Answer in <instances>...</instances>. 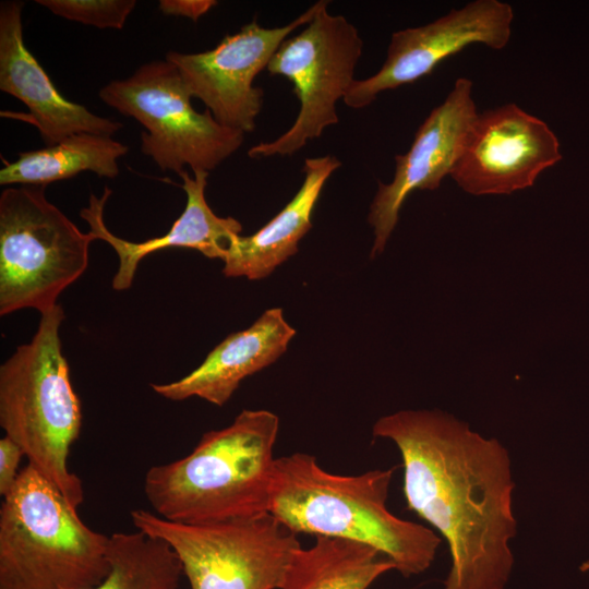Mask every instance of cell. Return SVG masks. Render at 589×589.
Wrapping results in <instances>:
<instances>
[{"mask_svg":"<svg viewBox=\"0 0 589 589\" xmlns=\"http://www.w3.org/2000/svg\"><path fill=\"white\" fill-rule=\"evenodd\" d=\"M22 9L15 0L0 4V89L22 101L28 112L1 111V116L35 127L47 146L81 132L112 136L123 124L64 98L25 46Z\"/></svg>","mask_w":589,"mask_h":589,"instance_id":"cell-14","label":"cell"},{"mask_svg":"<svg viewBox=\"0 0 589 589\" xmlns=\"http://www.w3.org/2000/svg\"><path fill=\"white\" fill-rule=\"evenodd\" d=\"M392 569V561L366 544L316 537L297 551L280 589H368Z\"/></svg>","mask_w":589,"mask_h":589,"instance_id":"cell-19","label":"cell"},{"mask_svg":"<svg viewBox=\"0 0 589 589\" xmlns=\"http://www.w3.org/2000/svg\"><path fill=\"white\" fill-rule=\"evenodd\" d=\"M128 152L127 145L111 136L75 133L53 145L21 152L12 163L4 160V167L0 170V184L46 187L84 171L115 179L119 175L118 159Z\"/></svg>","mask_w":589,"mask_h":589,"instance_id":"cell-18","label":"cell"},{"mask_svg":"<svg viewBox=\"0 0 589 589\" xmlns=\"http://www.w3.org/2000/svg\"><path fill=\"white\" fill-rule=\"evenodd\" d=\"M98 96L146 129L141 133V151L164 171L178 175L190 167L193 172H209L244 141L242 131L220 124L208 109L193 108L178 70L166 59L107 83Z\"/></svg>","mask_w":589,"mask_h":589,"instance_id":"cell-8","label":"cell"},{"mask_svg":"<svg viewBox=\"0 0 589 589\" xmlns=\"http://www.w3.org/2000/svg\"><path fill=\"white\" fill-rule=\"evenodd\" d=\"M327 5L324 1L305 27L286 38L269 60L266 70L292 83L300 108L284 134L251 147L250 157L293 155L338 123L336 104L356 80L363 40L352 23L344 15L330 14Z\"/></svg>","mask_w":589,"mask_h":589,"instance_id":"cell-9","label":"cell"},{"mask_svg":"<svg viewBox=\"0 0 589 589\" xmlns=\"http://www.w3.org/2000/svg\"><path fill=\"white\" fill-rule=\"evenodd\" d=\"M108 548L33 466L20 471L0 506V589H91L109 573Z\"/></svg>","mask_w":589,"mask_h":589,"instance_id":"cell-5","label":"cell"},{"mask_svg":"<svg viewBox=\"0 0 589 589\" xmlns=\"http://www.w3.org/2000/svg\"><path fill=\"white\" fill-rule=\"evenodd\" d=\"M317 1L285 26L266 28L256 21L225 36L207 51H169L166 60L178 70L191 97L199 98L223 125L252 132L263 106V89L253 86L281 43L306 25L322 7Z\"/></svg>","mask_w":589,"mask_h":589,"instance_id":"cell-10","label":"cell"},{"mask_svg":"<svg viewBox=\"0 0 589 589\" xmlns=\"http://www.w3.org/2000/svg\"><path fill=\"white\" fill-rule=\"evenodd\" d=\"M579 570L582 573L589 572V557L580 564Z\"/></svg>","mask_w":589,"mask_h":589,"instance_id":"cell-24","label":"cell"},{"mask_svg":"<svg viewBox=\"0 0 589 589\" xmlns=\"http://www.w3.org/2000/svg\"><path fill=\"white\" fill-rule=\"evenodd\" d=\"M372 434L397 446L407 507L448 545L444 589H505L515 563L509 542L517 533L506 447L440 409L381 417Z\"/></svg>","mask_w":589,"mask_h":589,"instance_id":"cell-1","label":"cell"},{"mask_svg":"<svg viewBox=\"0 0 589 589\" xmlns=\"http://www.w3.org/2000/svg\"><path fill=\"white\" fill-rule=\"evenodd\" d=\"M562 159L555 133L509 103L478 113L450 177L472 195H503L534 184Z\"/></svg>","mask_w":589,"mask_h":589,"instance_id":"cell-11","label":"cell"},{"mask_svg":"<svg viewBox=\"0 0 589 589\" xmlns=\"http://www.w3.org/2000/svg\"><path fill=\"white\" fill-rule=\"evenodd\" d=\"M110 569L91 589H180L182 566L163 540L137 529L109 536Z\"/></svg>","mask_w":589,"mask_h":589,"instance_id":"cell-20","label":"cell"},{"mask_svg":"<svg viewBox=\"0 0 589 589\" xmlns=\"http://www.w3.org/2000/svg\"><path fill=\"white\" fill-rule=\"evenodd\" d=\"M39 5L69 21L98 28L121 29L135 0H37Z\"/></svg>","mask_w":589,"mask_h":589,"instance_id":"cell-21","label":"cell"},{"mask_svg":"<svg viewBox=\"0 0 589 589\" xmlns=\"http://www.w3.org/2000/svg\"><path fill=\"white\" fill-rule=\"evenodd\" d=\"M25 456L22 448L10 437L0 440V494L4 497L14 486L20 474L19 465Z\"/></svg>","mask_w":589,"mask_h":589,"instance_id":"cell-22","label":"cell"},{"mask_svg":"<svg viewBox=\"0 0 589 589\" xmlns=\"http://www.w3.org/2000/svg\"><path fill=\"white\" fill-rule=\"evenodd\" d=\"M178 176L185 192L187 203L182 214L163 236L142 242H132L113 235L105 225L104 207L111 194L105 188L100 197L91 194L88 206L81 209V217L87 221L89 232L96 240H104L116 251L119 266L112 279L116 290L129 289L133 283L140 262L148 254L167 248H187L201 252L208 259L225 260L233 240L241 235L242 225L233 217L217 216L209 207L205 189L207 171H188Z\"/></svg>","mask_w":589,"mask_h":589,"instance_id":"cell-15","label":"cell"},{"mask_svg":"<svg viewBox=\"0 0 589 589\" xmlns=\"http://www.w3.org/2000/svg\"><path fill=\"white\" fill-rule=\"evenodd\" d=\"M513 20L510 4L476 0L423 26L394 32L381 69L364 80H354L342 100L353 109L366 107L382 92L414 83L473 44L503 49L510 39Z\"/></svg>","mask_w":589,"mask_h":589,"instance_id":"cell-12","label":"cell"},{"mask_svg":"<svg viewBox=\"0 0 589 589\" xmlns=\"http://www.w3.org/2000/svg\"><path fill=\"white\" fill-rule=\"evenodd\" d=\"M60 304L40 314L32 340L0 366V425L31 466L75 508L84 488L69 468L71 446L82 428V406L62 353Z\"/></svg>","mask_w":589,"mask_h":589,"instance_id":"cell-4","label":"cell"},{"mask_svg":"<svg viewBox=\"0 0 589 589\" xmlns=\"http://www.w3.org/2000/svg\"><path fill=\"white\" fill-rule=\"evenodd\" d=\"M130 516L135 529L172 549L191 589H280L301 548L269 513L212 524L171 521L147 509Z\"/></svg>","mask_w":589,"mask_h":589,"instance_id":"cell-7","label":"cell"},{"mask_svg":"<svg viewBox=\"0 0 589 589\" xmlns=\"http://www.w3.org/2000/svg\"><path fill=\"white\" fill-rule=\"evenodd\" d=\"M278 417L242 410L231 424L202 435L187 456L151 467L143 490L153 512L183 524L268 514Z\"/></svg>","mask_w":589,"mask_h":589,"instance_id":"cell-3","label":"cell"},{"mask_svg":"<svg viewBox=\"0 0 589 589\" xmlns=\"http://www.w3.org/2000/svg\"><path fill=\"white\" fill-rule=\"evenodd\" d=\"M341 161L326 155L306 158L303 182L291 201L261 229L238 236L224 262L226 277L257 280L298 252L299 241L312 228V214L323 187Z\"/></svg>","mask_w":589,"mask_h":589,"instance_id":"cell-17","label":"cell"},{"mask_svg":"<svg viewBox=\"0 0 589 589\" xmlns=\"http://www.w3.org/2000/svg\"><path fill=\"white\" fill-rule=\"evenodd\" d=\"M294 335L283 310L268 309L250 327L228 335L195 370L178 381L154 383L151 387L169 400L199 397L224 406L245 377L284 354Z\"/></svg>","mask_w":589,"mask_h":589,"instance_id":"cell-16","label":"cell"},{"mask_svg":"<svg viewBox=\"0 0 589 589\" xmlns=\"http://www.w3.org/2000/svg\"><path fill=\"white\" fill-rule=\"evenodd\" d=\"M45 188L13 185L0 194L1 315L51 310L87 268L95 237L49 202Z\"/></svg>","mask_w":589,"mask_h":589,"instance_id":"cell-6","label":"cell"},{"mask_svg":"<svg viewBox=\"0 0 589 589\" xmlns=\"http://www.w3.org/2000/svg\"><path fill=\"white\" fill-rule=\"evenodd\" d=\"M393 473L394 468L334 474L313 455L283 456L275 460L268 513L297 534L363 543L404 577L420 575L433 563L442 538L387 509Z\"/></svg>","mask_w":589,"mask_h":589,"instance_id":"cell-2","label":"cell"},{"mask_svg":"<svg viewBox=\"0 0 589 589\" xmlns=\"http://www.w3.org/2000/svg\"><path fill=\"white\" fill-rule=\"evenodd\" d=\"M478 113L472 82L457 79L445 100L419 127L408 152L395 156L392 182H378L370 205L368 220L374 231L371 257L384 251L406 199L416 190L438 189L450 176Z\"/></svg>","mask_w":589,"mask_h":589,"instance_id":"cell-13","label":"cell"},{"mask_svg":"<svg viewBox=\"0 0 589 589\" xmlns=\"http://www.w3.org/2000/svg\"><path fill=\"white\" fill-rule=\"evenodd\" d=\"M216 4L214 0H160L159 10L166 15L184 16L196 22Z\"/></svg>","mask_w":589,"mask_h":589,"instance_id":"cell-23","label":"cell"}]
</instances>
